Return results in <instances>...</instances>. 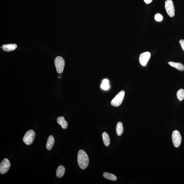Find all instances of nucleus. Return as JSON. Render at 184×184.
Here are the masks:
<instances>
[{
  "label": "nucleus",
  "instance_id": "obj_1",
  "mask_svg": "<svg viewBox=\"0 0 184 184\" xmlns=\"http://www.w3.org/2000/svg\"><path fill=\"white\" fill-rule=\"evenodd\" d=\"M78 162L80 168L85 169L88 167L89 163V158L85 151L80 150L78 153Z\"/></svg>",
  "mask_w": 184,
  "mask_h": 184
},
{
  "label": "nucleus",
  "instance_id": "obj_2",
  "mask_svg": "<svg viewBox=\"0 0 184 184\" xmlns=\"http://www.w3.org/2000/svg\"><path fill=\"white\" fill-rule=\"evenodd\" d=\"M35 136L36 133L33 130H29L24 136L23 142L27 145L32 144L34 141Z\"/></svg>",
  "mask_w": 184,
  "mask_h": 184
},
{
  "label": "nucleus",
  "instance_id": "obj_3",
  "mask_svg": "<svg viewBox=\"0 0 184 184\" xmlns=\"http://www.w3.org/2000/svg\"><path fill=\"white\" fill-rule=\"evenodd\" d=\"M125 94V92L123 90H121L118 93L111 101V105L115 107L119 106L121 105L124 98Z\"/></svg>",
  "mask_w": 184,
  "mask_h": 184
},
{
  "label": "nucleus",
  "instance_id": "obj_4",
  "mask_svg": "<svg viewBox=\"0 0 184 184\" xmlns=\"http://www.w3.org/2000/svg\"><path fill=\"white\" fill-rule=\"evenodd\" d=\"M54 63L58 73H63L65 65V61L63 58L61 56H57L55 59Z\"/></svg>",
  "mask_w": 184,
  "mask_h": 184
},
{
  "label": "nucleus",
  "instance_id": "obj_5",
  "mask_svg": "<svg viewBox=\"0 0 184 184\" xmlns=\"http://www.w3.org/2000/svg\"><path fill=\"white\" fill-rule=\"evenodd\" d=\"M165 8L167 14L171 17H173L175 14V7L172 0H166L165 2Z\"/></svg>",
  "mask_w": 184,
  "mask_h": 184
},
{
  "label": "nucleus",
  "instance_id": "obj_6",
  "mask_svg": "<svg viewBox=\"0 0 184 184\" xmlns=\"http://www.w3.org/2000/svg\"><path fill=\"white\" fill-rule=\"evenodd\" d=\"M172 138L174 146L176 148L180 146L181 144L182 138L179 131L175 130L173 132Z\"/></svg>",
  "mask_w": 184,
  "mask_h": 184
},
{
  "label": "nucleus",
  "instance_id": "obj_7",
  "mask_svg": "<svg viewBox=\"0 0 184 184\" xmlns=\"http://www.w3.org/2000/svg\"><path fill=\"white\" fill-rule=\"evenodd\" d=\"M11 164L8 158H5L1 162L0 164V173L3 174L6 173L10 169Z\"/></svg>",
  "mask_w": 184,
  "mask_h": 184
},
{
  "label": "nucleus",
  "instance_id": "obj_8",
  "mask_svg": "<svg viewBox=\"0 0 184 184\" xmlns=\"http://www.w3.org/2000/svg\"><path fill=\"white\" fill-rule=\"evenodd\" d=\"M151 54L149 52H145L142 53L140 56L139 61L142 66H146L149 59L150 57Z\"/></svg>",
  "mask_w": 184,
  "mask_h": 184
},
{
  "label": "nucleus",
  "instance_id": "obj_9",
  "mask_svg": "<svg viewBox=\"0 0 184 184\" xmlns=\"http://www.w3.org/2000/svg\"><path fill=\"white\" fill-rule=\"evenodd\" d=\"M17 47V45L15 44H10L3 45L1 47L5 51L9 52L15 50Z\"/></svg>",
  "mask_w": 184,
  "mask_h": 184
},
{
  "label": "nucleus",
  "instance_id": "obj_10",
  "mask_svg": "<svg viewBox=\"0 0 184 184\" xmlns=\"http://www.w3.org/2000/svg\"><path fill=\"white\" fill-rule=\"evenodd\" d=\"M54 138L53 136L51 135L49 136L47 139V144L46 146V148L47 150H51L54 146L55 143Z\"/></svg>",
  "mask_w": 184,
  "mask_h": 184
},
{
  "label": "nucleus",
  "instance_id": "obj_11",
  "mask_svg": "<svg viewBox=\"0 0 184 184\" xmlns=\"http://www.w3.org/2000/svg\"><path fill=\"white\" fill-rule=\"evenodd\" d=\"M57 122L58 124L61 125L63 129H66L68 127V123L65 121L63 116L59 117L57 119Z\"/></svg>",
  "mask_w": 184,
  "mask_h": 184
},
{
  "label": "nucleus",
  "instance_id": "obj_12",
  "mask_svg": "<svg viewBox=\"0 0 184 184\" xmlns=\"http://www.w3.org/2000/svg\"><path fill=\"white\" fill-rule=\"evenodd\" d=\"M168 64L171 67H174L180 71L184 70V66L183 64L180 63H175L173 61H169L168 63Z\"/></svg>",
  "mask_w": 184,
  "mask_h": 184
},
{
  "label": "nucleus",
  "instance_id": "obj_13",
  "mask_svg": "<svg viewBox=\"0 0 184 184\" xmlns=\"http://www.w3.org/2000/svg\"><path fill=\"white\" fill-rule=\"evenodd\" d=\"M65 172V168L63 165H60L58 166L56 171V176L59 178L62 177Z\"/></svg>",
  "mask_w": 184,
  "mask_h": 184
},
{
  "label": "nucleus",
  "instance_id": "obj_14",
  "mask_svg": "<svg viewBox=\"0 0 184 184\" xmlns=\"http://www.w3.org/2000/svg\"><path fill=\"white\" fill-rule=\"evenodd\" d=\"M123 123L121 122H118L116 127V132L118 136H121L123 134Z\"/></svg>",
  "mask_w": 184,
  "mask_h": 184
},
{
  "label": "nucleus",
  "instance_id": "obj_15",
  "mask_svg": "<svg viewBox=\"0 0 184 184\" xmlns=\"http://www.w3.org/2000/svg\"><path fill=\"white\" fill-rule=\"evenodd\" d=\"M102 136L104 145L106 146H109L110 144V140L108 134L106 132H104L102 134Z\"/></svg>",
  "mask_w": 184,
  "mask_h": 184
},
{
  "label": "nucleus",
  "instance_id": "obj_16",
  "mask_svg": "<svg viewBox=\"0 0 184 184\" xmlns=\"http://www.w3.org/2000/svg\"><path fill=\"white\" fill-rule=\"evenodd\" d=\"M104 177L107 179L115 181L117 179V178L114 175L110 173L105 172L103 174Z\"/></svg>",
  "mask_w": 184,
  "mask_h": 184
},
{
  "label": "nucleus",
  "instance_id": "obj_17",
  "mask_svg": "<svg viewBox=\"0 0 184 184\" xmlns=\"http://www.w3.org/2000/svg\"><path fill=\"white\" fill-rule=\"evenodd\" d=\"M177 96L180 101H181L184 99V90L183 89H180L177 93Z\"/></svg>",
  "mask_w": 184,
  "mask_h": 184
},
{
  "label": "nucleus",
  "instance_id": "obj_18",
  "mask_svg": "<svg viewBox=\"0 0 184 184\" xmlns=\"http://www.w3.org/2000/svg\"><path fill=\"white\" fill-rule=\"evenodd\" d=\"M109 81L107 79H104L103 80L101 86V88L103 90H108L110 87L109 84Z\"/></svg>",
  "mask_w": 184,
  "mask_h": 184
},
{
  "label": "nucleus",
  "instance_id": "obj_19",
  "mask_svg": "<svg viewBox=\"0 0 184 184\" xmlns=\"http://www.w3.org/2000/svg\"><path fill=\"white\" fill-rule=\"evenodd\" d=\"M154 19L156 21L161 22L162 20L163 17L161 14L158 13H156Z\"/></svg>",
  "mask_w": 184,
  "mask_h": 184
},
{
  "label": "nucleus",
  "instance_id": "obj_20",
  "mask_svg": "<svg viewBox=\"0 0 184 184\" xmlns=\"http://www.w3.org/2000/svg\"><path fill=\"white\" fill-rule=\"evenodd\" d=\"M179 43L181 45L182 49L184 51V40L183 39L180 40L179 41Z\"/></svg>",
  "mask_w": 184,
  "mask_h": 184
},
{
  "label": "nucleus",
  "instance_id": "obj_21",
  "mask_svg": "<svg viewBox=\"0 0 184 184\" xmlns=\"http://www.w3.org/2000/svg\"><path fill=\"white\" fill-rule=\"evenodd\" d=\"M144 1L145 3H146V4H148L152 3L153 0H144Z\"/></svg>",
  "mask_w": 184,
  "mask_h": 184
}]
</instances>
